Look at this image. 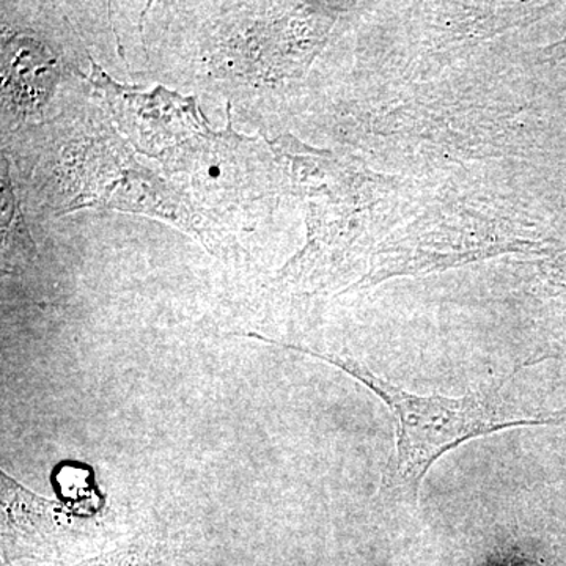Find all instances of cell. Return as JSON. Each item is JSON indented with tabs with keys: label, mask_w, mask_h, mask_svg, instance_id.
Here are the masks:
<instances>
[{
	"label": "cell",
	"mask_w": 566,
	"mask_h": 566,
	"mask_svg": "<svg viewBox=\"0 0 566 566\" xmlns=\"http://www.w3.org/2000/svg\"><path fill=\"white\" fill-rule=\"evenodd\" d=\"M153 551L147 546H129L126 549L104 554L74 566H148L151 564ZM3 566H13L3 564Z\"/></svg>",
	"instance_id": "2"
},
{
	"label": "cell",
	"mask_w": 566,
	"mask_h": 566,
	"mask_svg": "<svg viewBox=\"0 0 566 566\" xmlns=\"http://www.w3.org/2000/svg\"><path fill=\"white\" fill-rule=\"evenodd\" d=\"M248 337L304 353L334 365L356 381L363 382L389 406L397 419V446L387 464L382 488L389 497L398 501L415 502L428 469L446 452L457 449L465 441L506 428L560 422V419L551 417L506 419L502 411V382L460 398L420 397L379 378L365 365L349 357L318 353L301 345L283 344L253 333L248 334Z\"/></svg>",
	"instance_id": "1"
}]
</instances>
